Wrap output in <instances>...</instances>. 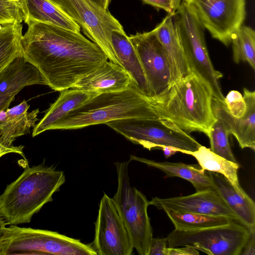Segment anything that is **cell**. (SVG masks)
Instances as JSON below:
<instances>
[{"instance_id":"cell-1","label":"cell","mask_w":255,"mask_h":255,"mask_svg":"<svg viewBox=\"0 0 255 255\" xmlns=\"http://www.w3.org/2000/svg\"><path fill=\"white\" fill-rule=\"evenodd\" d=\"M26 23L27 29L21 39L23 56L54 91L72 88L108 60L102 49L80 32L47 23Z\"/></svg>"},{"instance_id":"cell-2","label":"cell","mask_w":255,"mask_h":255,"mask_svg":"<svg viewBox=\"0 0 255 255\" xmlns=\"http://www.w3.org/2000/svg\"><path fill=\"white\" fill-rule=\"evenodd\" d=\"M210 88L193 71L171 84L161 95L148 98L159 118L173 123L189 134L200 131L208 135L216 120Z\"/></svg>"},{"instance_id":"cell-3","label":"cell","mask_w":255,"mask_h":255,"mask_svg":"<svg viewBox=\"0 0 255 255\" xmlns=\"http://www.w3.org/2000/svg\"><path fill=\"white\" fill-rule=\"evenodd\" d=\"M65 180L64 172L52 166H28L0 195V217L6 225L29 223Z\"/></svg>"},{"instance_id":"cell-4","label":"cell","mask_w":255,"mask_h":255,"mask_svg":"<svg viewBox=\"0 0 255 255\" xmlns=\"http://www.w3.org/2000/svg\"><path fill=\"white\" fill-rule=\"evenodd\" d=\"M132 118H159L148 98L132 82L125 90L100 93L69 112L50 128L75 129Z\"/></svg>"},{"instance_id":"cell-5","label":"cell","mask_w":255,"mask_h":255,"mask_svg":"<svg viewBox=\"0 0 255 255\" xmlns=\"http://www.w3.org/2000/svg\"><path fill=\"white\" fill-rule=\"evenodd\" d=\"M97 255L93 246L46 230L5 227L0 239V255Z\"/></svg>"},{"instance_id":"cell-6","label":"cell","mask_w":255,"mask_h":255,"mask_svg":"<svg viewBox=\"0 0 255 255\" xmlns=\"http://www.w3.org/2000/svg\"><path fill=\"white\" fill-rule=\"evenodd\" d=\"M129 161H116L118 179L112 198L130 237L134 249L140 255H148L153 232L147 213L149 205L146 196L131 186L128 174Z\"/></svg>"},{"instance_id":"cell-7","label":"cell","mask_w":255,"mask_h":255,"mask_svg":"<svg viewBox=\"0 0 255 255\" xmlns=\"http://www.w3.org/2000/svg\"><path fill=\"white\" fill-rule=\"evenodd\" d=\"M105 124L133 143L149 150L170 146L177 152L195 151L201 145L173 123L159 118H127Z\"/></svg>"},{"instance_id":"cell-8","label":"cell","mask_w":255,"mask_h":255,"mask_svg":"<svg viewBox=\"0 0 255 255\" xmlns=\"http://www.w3.org/2000/svg\"><path fill=\"white\" fill-rule=\"evenodd\" d=\"M180 37L190 71L197 74L210 88L213 97L223 103L219 82L223 74L214 68L206 46L204 28L189 6L182 1L175 11Z\"/></svg>"},{"instance_id":"cell-9","label":"cell","mask_w":255,"mask_h":255,"mask_svg":"<svg viewBox=\"0 0 255 255\" xmlns=\"http://www.w3.org/2000/svg\"><path fill=\"white\" fill-rule=\"evenodd\" d=\"M251 235L245 226L232 220L227 225L200 230L174 229L166 238L168 247L189 245L208 255H239Z\"/></svg>"},{"instance_id":"cell-10","label":"cell","mask_w":255,"mask_h":255,"mask_svg":"<svg viewBox=\"0 0 255 255\" xmlns=\"http://www.w3.org/2000/svg\"><path fill=\"white\" fill-rule=\"evenodd\" d=\"M82 28L84 33L117 64L111 43V34L125 32L119 20L92 0H49Z\"/></svg>"},{"instance_id":"cell-11","label":"cell","mask_w":255,"mask_h":255,"mask_svg":"<svg viewBox=\"0 0 255 255\" xmlns=\"http://www.w3.org/2000/svg\"><path fill=\"white\" fill-rule=\"evenodd\" d=\"M213 38L225 46L243 25L246 0H183Z\"/></svg>"},{"instance_id":"cell-12","label":"cell","mask_w":255,"mask_h":255,"mask_svg":"<svg viewBox=\"0 0 255 255\" xmlns=\"http://www.w3.org/2000/svg\"><path fill=\"white\" fill-rule=\"evenodd\" d=\"M93 247L99 255H130L134 248L112 198L104 193L95 223Z\"/></svg>"},{"instance_id":"cell-13","label":"cell","mask_w":255,"mask_h":255,"mask_svg":"<svg viewBox=\"0 0 255 255\" xmlns=\"http://www.w3.org/2000/svg\"><path fill=\"white\" fill-rule=\"evenodd\" d=\"M128 38L137 53L151 97L161 95L171 84V71L165 50L154 29L130 35Z\"/></svg>"},{"instance_id":"cell-14","label":"cell","mask_w":255,"mask_h":255,"mask_svg":"<svg viewBox=\"0 0 255 255\" xmlns=\"http://www.w3.org/2000/svg\"><path fill=\"white\" fill-rule=\"evenodd\" d=\"M150 205L164 211L225 216L241 224L236 214L214 190L196 192L184 196L166 198L154 197L149 201Z\"/></svg>"},{"instance_id":"cell-15","label":"cell","mask_w":255,"mask_h":255,"mask_svg":"<svg viewBox=\"0 0 255 255\" xmlns=\"http://www.w3.org/2000/svg\"><path fill=\"white\" fill-rule=\"evenodd\" d=\"M243 98L247 108L245 115L241 118H235L228 111L223 103L213 97L212 110L216 118L224 124L230 134L237 139L239 145L243 149H255V92L244 89Z\"/></svg>"},{"instance_id":"cell-16","label":"cell","mask_w":255,"mask_h":255,"mask_svg":"<svg viewBox=\"0 0 255 255\" xmlns=\"http://www.w3.org/2000/svg\"><path fill=\"white\" fill-rule=\"evenodd\" d=\"M154 30L169 61L171 85L190 72L180 37L175 11L168 13Z\"/></svg>"},{"instance_id":"cell-17","label":"cell","mask_w":255,"mask_h":255,"mask_svg":"<svg viewBox=\"0 0 255 255\" xmlns=\"http://www.w3.org/2000/svg\"><path fill=\"white\" fill-rule=\"evenodd\" d=\"M132 82L128 73L121 66L107 61L81 79L71 89L99 93L126 89Z\"/></svg>"},{"instance_id":"cell-18","label":"cell","mask_w":255,"mask_h":255,"mask_svg":"<svg viewBox=\"0 0 255 255\" xmlns=\"http://www.w3.org/2000/svg\"><path fill=\"white\" fill-rule=\"evenodd\" d=\"M214 190L239 218L241 224L255 232V203L246 193L238 192L223 175L207 171Z\"/></svg>"},{"instance_id":"cell-19","label":"cell","mask_w":255,"mask_h":255,"mask_svg":"<svg viewBox=\"0 0 255 255\" xmlns=\"http://www.w3.org/2000/svg\"><path fill=\"white\" fill-rule=\"evenodd\" d=\"M45 85L38 69L23 55L15 58L0 73V95L15 96L23 88Z\"/></svg>"},{"instance_id":"cell-20","label":"cell","mask_w":255,"mask_h":255,"mask_svg":"<svg viewBox=\"0 0 255 255\" xmlns=\"http://www.w3.org/2000/svg\"><path fill=\"white\" fill-rule=\"evenodd\" d=\"M111 43L117 64L129 75L139 91L151 97L147 83L135 50L126 32L115 30L111 34Z\"/></svg>"},{"instance_id":"cell-21","label":"cell","mask_w":255,"mask_h":255,"mask_svg":"<svg viewBox=\"0 0 255 255\" xmlns=\"http://www.w3.org/2000/svg\"><path fill=\"white\" fill-rule=\"evenodd\" d=\"M60 92L59 97L51 105L43 117L33 128V137L50 130L52 125L69 112L100 94L94 91L71 88Z\"/></svg>"},{"instance_id":"cell-22","label":"cell","mask_w":255,"mask_h":255,"mask_svg":"<svg viewBox=\"0 0 255 255\" xmlns=\"http://www.w3.org/2000/svg\"><path fill=\"white\" fill-rule=\"evenodd\" d=\"M130 161L141 162L157 168L165 173L167 177H178L189 181L196 192L214 190L211 179L205 171L196 165H188L182 162L156 161L134 155L129 156Z\"/></svg>"},{"instance_id":"cell-23","label":"cell","mask_w":255,"mask_h":255,"mask_svg":"<svg viewBox=\"0 0 255 255\" xmlns=\"http://www.w3.org/2000/svg\"><path fill=\"white\" fill-rule=\"evenodd\" d=\"M29 105L25 100L6 110V118L0 129V143L5 146L12 145L15 139L30 132L38 121L39 109L28 112Z\"/></svg>"},{"instance_id":"cell-24","label":"cell","mask_w":255,"mask_h":255,"mask_svg":"<svg viewBox=\"0 0 255 255\" xmlns=\"http://www.w3.org/2000/svg\"><path fill=\"white\" fill-rule=\"evenodd\" d=\"M181 153L193 156L203 171L207 170L223 175L238 192L241 193L245 192L239 183L237 172L240 165L238 162L228 160L203 145L195 151H183Z\"/></svg>"},{"instance_id":"cell-25","label":"cell","mask_w":255,"mask_h":255,"mask_svg":"<svg viewBox=\"0 0 255 255\" xmlns=\"http://www.w3.org/2000/svg\"><path fill=\"white\" fill-rule=\"evenodd\" d=\"M27 21L47 23L80 32V27L49 0H25Z\"/></svg>"},{"instance_id":"cell-26","label":"cell","mask_w":255,"mask_h":255,"mask_svg":"<svg viewBox=\"0 0 255 255\" xmlns=\"http://www.w3.org/2000/svg\"><path fill=\"white\" fill-rule=\"evenodd\" d=\"M21 23L0 24V73L15 58L23 55Z\"/></svg>"},{"instance_id":"cell-27","label":"cell","mask_w":255,"mask_h":255,"mask_svg":"<svg viewBox=\"0 0 255 255\" xmlns=\"http://www.w3.org/2000/svg\"><path fill=\"white\" fill-rule=\"evenodd\" d=\"M175 227L181 231L200 230L229 224L232 221L222 216L165 210Z\"/></svg>"},{"instance_id":"cell-28","label":"cell","mask_w":255,"mask_h":255,"mask_svg":"<svg viewBox=\"0 0 255 255\" xmlns=\"http://www.w3.org/2000/svg\"><path fill=\"white\" fill-rule=\"evenodd\" d=\"M234 61L248 62L255 69V32L252 27L242 25L232 40Z\"/></svg>"},{"instance_id":"cell-29","label":"cell","mask_w":255,"mask_h":255,"mask_svg":"<svg viewBox=\"0 0 255 255\" xmlns=\"http://www.w3.org/2000/svg\"><path fill=\"white\" fill-rule=\"evenodd\" d=\"M229 131L223 122L216 118L208 135L210 139V149L215 154L227 160L237 163L229 142Z\"/></svg>"},{"instance_id":"cell-30","label":"cell","mask_w":255,"mask_h":255,"mask_svg":"<svg viewBox=\"0 0 255 255\" xmlns=\"http://www.w3.org/2000/svg\"><path fill=\"white\" fill-rule=\"evenodd\" d=\"M25 16L19 5L12 0H0V24L25 22Z\"/></svg>"},{"instance_id":"cell-31","label":"cell","mask_w":255,"mask_h":255,"mask_svg":"<svg viewBox=\"0 0 255 255\" xmlns=\"http://www.w3.org/2000/svg\"><path fill=\"white\" fill-rule=\"evenodd\" d=\"M224 104L229 113L235 118H241L245 114L247 106L243 96L236 90L230 91L225 97Z\"/></svg>"},{"instance_id":"cell-32","label":"cell","mask_w":255,"mask_h":255,"mask_svg":"<svg viewBox=\"0 0 255 255\" xmlns=\"http://www.w3.org/2000/svg\"><path fill=\"white\" fill-rule=\"evenodd\" d=\"M167 247V238H153L148 255H165V249Z\"/></svg>"},{"instance_id":"cell-33","label":"cell","mask_w":255,"mask_h":255,"mask_svg":"<svg viewBox=\"0 0 255 255\" xmlns=\"http://www.w3.org/2000/svg\"><path fill=\"white\" fill-rule=\"evenodd\" d=\"M199 252L193 247L186 245L177 247H167L165 255H198Z\"/></svg>"},{"instance_id":"cell-34","label":"cell","mask_w":255,"mask_h":255,"mask_svg":"<svg viewBox=\"0 0 255 255\" xmlns=\"http://www.w3.org/2000/svg\"><path fill=\"white\" fill-rule=\"evenodd\" d=\"M143 3L150 5L157 9H163L169 13L173 12L170 0H141Z\"/></svg>"},{"instance_id":"cell-35","label":"cell","mask_w":255,"mask_h":255,"mask_svg":"<svg viewBox=\"0 0 255 255\" xmlns=\"http://www.w3.org/2000/svg\"><path fill=\"white\" fill-rule=\"evenodd\" d=\"M24 146H5L0 143V157L3 155L10 153H17L24 157V160L27 161L23 151Z\"/></svg>"},{"instance_id":"cell-36","label":"cell","mask_w":255,"mask_h":255,"mask_svg":"<svg viewBox=\"0 0 255 255\" xmlns=\"http://www.w3.org/2000/svg\"><path fill=\"white\" fill-rule=\"evenodd\" d=\"M243 255H255V232L251 233V236L243 250Z\"/></svg>"},{"instance_id":"cell-37","label":"cell","mask_w":255,"mask_h":255,"mask_svg":"<svg viewBox=\"0 0 255 255\" xmlns=\"http://www.w3.org/2000/svg\"><path fill=\"white\" fill-rule=\"evenodd\" d=\"M14 95H0V111L3 110H7L11 102L14 100Z\"/></svg>"},{"instance_id":"cell-38","label":"cell","mask_w":255,"mask_h":255,"mask_svg":"<svg viewBox=\"0 0 255 255\" xmlns=\"http://www.w3.org/2000/svg\"><path fill=\"white\" fill-rule=\"evenodd\" d=\"M161 149L163 150L164 155L166 158L170 157L177 152L176 148L170 146H165Z\"/></svg>"},{"instance_id":"cell-39","label":"cell","mask_w":255,"mask_h":255,"mask_svg":"<svg viewBox=\"0 0 255 255\" xmlns=\"http://www.w3.org/2000/svg\"><path fill=\"white\" fill-rule=\"evenodd\" d=\"M14 1V2H16L20 7L21 9H22V11L23 12L25 17H26V20L27 19V9H26V1L25 0H12ZM25 20V21H26Z\"/></svg>"},{"instance_id":"cell-40","label":"cell","mask_w":255,"mask_h":255,"mask_svg":"<svg viewBox=\"0 0 255 255\" xmlns=\"http://www.w3.org/2000/svg\"><path fill=\"white\" fill-rule=\"evenodd\" d=\"M182 0H170L171 8L172 12H175L179 7Z\"/></svg>"},{"instance_id":"cell-41","label":"cell","mask_w":255,"mask_h":255,"mask_svg":"<svg viewBox=\"0 0 255 255\" xmlns=\"http://www.w3.org/2000/svg\"><path fill=\"white\" fill-rule=\"evenodd\" d=\"M6 110H3L0 111V129L2 127L6 118Z\"/></svg>"},{"instance_id":"cell-42","label":"cell","mask_w":255,"mask_h":255,"mask_svg":"<svg viewBox=\"0 0 255 255\" xmlns=\"http://www.w3.org/2000/svg\"><path fill=\"white\" fill-rule=\"evenodd\" d=\"M111 0H99V4L105 9L108 10Z\"/></svg>"},{"instance_id":"cell-43","label":"cell","mask_w":255,"mask_h":255,"mask_svg":"<svg viewBox=\"0 0 255 255\" xmlns=\"http://www.w3.org/2000/svg\"><path fill=\"white\" fill-rule=\"evenodd\" d=\"M6 224L5 222L0 216V239L3 234V229L6 227Z\"/></svg>"},{"instance_id":"cell-44","label":"cell","mask_w":255,"mask_h":255,"mask_svg":"<svg viewBox=\"0 0 255 255\" xmlns=\"http://www.w3.org/2000/svg\"><path fill=\"white\" fill-rule=\"evenodd\" d=\"M95 2L97 3V4H99V0H92ZM100 5V4H99Z\"/></svg>"}]
</instances>
